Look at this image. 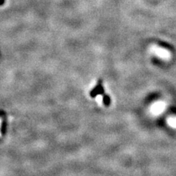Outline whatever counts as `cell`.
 I'll return each mask as SVG.
<instances>
[{
	"instance_id": "cell-2",
	"label": "cell",
	"mask_w": 176,
	"mask_h": 176,
	"mask_svg": "<svg viewBox=\"0 0 176 176\" xmlns=\"http://www.w3.org/2000/svg\"><path fill=\"white\" fill-rule=\"evenodd\" d=\"M167 122H168L169 125H171L172 127L176 128V117H169L167 119Z\"/></svg>"
},
{
	"instance_id": "cell-3",
	"label": "cell",
	"mask_w": 176,
	"mask_h": 176,
	"mask_svg": "<svg viewBox=\"0 0 176 176\" xmlns=\"http://www.w3.org/2000/svg\"><path fill=\"white\" fill-rule=\"evenodd\" d=\"M4 3V0H0V5H2Z\"/></svg>"
},
{
	"instance_id": "cell-1",
	"label": "cell",
	"mask_w": 176,
	"mask_h": 176,
	"mask_svg": "<svg viewBox=\"0 0 176 176\" xmlns=\"http://www.w3.org/2000/svg\"><path fill=\"white\" fill-rule=\"evenodd\" d=\"M151 52L162 59H169L171 58V52L167 49V48H162V46H158L157 45H153L150 48Z\"/></svg>"
}]
</instances>
